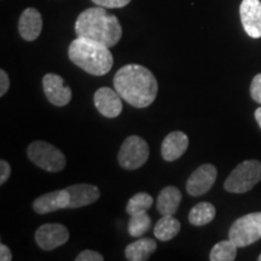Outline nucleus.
<instances>
[{"label":"nucleus","instance_id":"f257e3e1","mask_svg":"<svg viewBox=\"0 0 261 261\" xmlns=\"http://www.w3.org/2000/svg\"><path fill=\"white\" fill-rule=\"evenodd\" d=\"M114 89L129 106L143 109L151 106L159 92L155 75L140 64H127L114 76Z\"/></svg>","mask_w":261,"mask_h":261},{"label":"nucleus","instance_id":"f03ea898","mask_svg":"<svg viewBox=\"0 0 261 261\" xmlns=\"http://www.w3.org/2000/svg\"><path fill=\"white\" fill-rule=\"evenodd\" d=\"M75 33L76 37L91 39L112 48L121 40L122 27L116 16L108 14L106 8L96 6L77 16Z\"/></svg>","mask_w":261,"mask_h":261},{"label":"nucleus","instance_id":"7ed1b4c3","mask_svg":"<svg viewBox=\"0 0 261 261\" xmlns=\"http://www.w3.org/2000/svg\"><path fill=\"white\" fill-rule=\"evenodd\" d=\"M68 56L75 65L94 76H102L112 70L114 57L110 48L91 39L79 38L71 41Z\"/></svg>","mask_w":261,"mask_h":261},{"label":"nucleus","instance_id":"20e7f679","mask_svg":"<svg viewBox=\"0 0 261 261\" xmlns=\"http://www.w3.org/2000/svg\"><path fill=\"white\" fill-rule=\"evenodd\" d=\"M261 181V161L246 160L237 165L224 182L225 190L233 194L250 191Z\"/></svg>","mask_w":261,"mask_h":261},{"label":"nucleus","instance_id":"39448f33","mask_svg":"<svg viewBox=\"0 0 261 261\" xmlns=\"http://www.w3.org/2000/svg\"><path fill=\"white\" fill-rule=\"evenodd\" d=\"M27 156L39 168L46 172H61L64 169L65 155L60 149L44 140H35L27 149Z\"/></svg>","mask_w":261,"mask_h":261},{"label":"nucleus","instance_id":"423d86ee","mask_svg":"<svg viewBox=\"0 0 261 261\" xmlns=\"http://www.w3.org/2000/svg\"><path fill=\"white\" fill-rule=\"evenodd\" d=\"M228 238L238 248H244L261 240V212L238 218L231 225Z\"/></svg>","mask_w":261,"mask_h":261},{"label":"nucleus","instance_id":"0eeeda50","mask_svg":"<svg viewBox=\"0 0 261 261\" xmlns=\"http://www.w3.org/2000/svg\"><path fill=\"white\" fill-rule=\"evenodd\" d=\"M150 155L149 145L139 136H129L123 140L117 154V161L123 169L135 171L145 165Z\"/></svg>","mask_w":261,"mask_h":261},{"label":"nucleus","instance_id":"6e6552de","mask_svg":"<svg viewBox=\"0 0 261 261\" xmlns=\"http://www.w3.org/2000/svg\"><path fill=\"white\" fill-rule=\"evenodd\" d=\"M69 240V231L62 224H44L35 232V242L42 250H54Z\"/></svg>","mask_w":261,"mask_h":261},{"label":"nucleus","instance_id":"1a4fd4ad","mask_svg":"<svg viewBox=\"0 0 261 261\" xmlns=\"http://www.w3.org/2000/svg\"><path fill=\"white\" fill-rule=\"evenodd\" d=\"M218 177L217 167L211 163H204L195 169L187 181V191L191 196H202L214 185Z\"/></svg>","mask_w":261,"mask_h":261},{"label":"nucleus","instance_id":"9d476101","mask_svg":"<svg viewBox=\"0 0 261 261\" xmlns=\"http://www.w3.org/2000/svg\"><path fill=\"white\" fill-rule=\"evenodd\" d=\"M42 89L48 102L56 107H65L73 97L71 90L64 85L63 77L54 73H48L42 77Z\"/></svg>","mask_w":261,"mask_h":261},{"label":"nucleus","instance_id":"9b49d317","mask_svg":"<svg viewBox=\"0 0 261 261\" xmlns=\"http://www.w3.org/2000/svg\"><path fill=\"white\" fill-rule=\"evenodd\" d=\"M93 100L98 112L108 119H115L122 112V98L115 89L100 87L94 93Z\"/></svg>","mask_w":261,"mask_h":261},{"label":"nucleus","instance_id":"f8f14e48","mask_svg":"<svg viewBox=\"0 0 261 261\" xmlns=\"http://www.w3.org/2000/svg\"><path fill=\"white\" fill-rule=\"evenodd\" d=\"M240 15L244 32L253 39L261 38L260 0H243L240 6Z\"/></svg>","mask_w":261,"mask_h":261},{"label":"nucleus","instance_id":"ddd939ff","mask_svg":"<svg viewBox=\"0 0 261 261\" xmlns=\"http://www.w3.org/2000/svg\"><path fill=\"white\" fill-rule=\"evenodd\" d=\"M69 192L67 189L63 190H57L47 192V194L41 195L37 200L33 202V208L38 214H47L51 212L64 210L69 205Z\"/></svg>","mask_w":261,"mask_h":261},{"label":"nucleus","instance_id":"4468645a","mask_svg":"<svg viewBox=\"0 0 261 261\" xmlns=\"http://www.w3.org/2000/svg\"><path fill=\"white\" fill-rule=\"evenodd\" d=\"M189 148V137L181 130H174L166 136L161 145V155L165 161L172 162L180 159Z\"/></svg>","mask_w":261,"mask_h":261},{"label":"nucleus","instance_id":"2eb2a0df","mask_svg":"<svg viewBox=\"0 0 261 261\" xmlns=\"http://www.w3.org/2000/svg\"><path fill=\"white\" fill-rule=\"evenodd\" d=\"M42 31L41 14L34 8H28L22 12L18 21V32L25 41H34Z\"/></svg>","mask_w":261,"mask_h":261},{"label":"nucleus","instance_id":"dca6fc26","mask_svg":"<svg viewBox=\"0 0 261 261\" xmlns=\"http://www.w3.org/2000/svg\"><path fill=\"white\" fill-rule=\"evenodd\" d=\"M69 192V210H76V208L90 205L99 200L100 191L96 185L91 184H75L71 187L65 188Z\"/></svg>","mask_w":261,"mask_h":261},{"label":"nucleus","instance_id":"f3484780","mask_svg":"<svg viewBox=\"0 0 261 261\" xmlns=\"http://www.w3.org/2000/svg\"><path fill=\"white\" fill-rule=\"evenodd\" d=\"M182 195L175 187H166L159 194L156 208L161 215H174L180 205Z\"/></svg>","mask_w":261,"mask_h":261},{"label":"nucleus","instance_id":"a211bd4d","mask_svg":"<svg viewBox=\"0 0 261 261\" xmlns=\"http://www.w3.org/2000/svg\"><path fill=\"white\" fill-rule=\"evenodd\" d=\"M156 248L158 244L152 238H139L126 247V259L128 261H145L155 253Z\"/></svg>","mask_w":261,"mask_h":261},{"label":"nucleus","instance_id":"6ab92c4d","mask_svg":"<svg viewBox=\"0 0 261 261\" xmlns=\"http://www.w3.org/2000/svg\"><path fill=\"white\" fill-rule=\"evenodd\" d=\"M180 231V223L173 215H162L154 227L155 237L160 241H171Z\"/></svg>","mask_w":261,"mask_h":261},{"label":"nucleus","instance_id":"aec40b11","mask_svg":"<svg viewBox=\"0 0 261 261\" xmlns=\"http://www.w3.org/2000/svg\"><path fill=\"white\" fill-rule=\"evenodd\" d=\"M217 214L215 207L210 202H200L191 208L189 213V221L194 226H204L213 221Z\"/></svg>","mask_w":261,"mask_h":261},{"label":"nucleus","instance_id":"412c9836","mask_svg":"<svg viewBox=\"0 0 261 261\" xmlns=\"http://www.w3.org/2000/svg\"><path fill=\"white\" fill-rule=\"evenodd\" d=\"M237 246L232 241L228 240L221 241L212 248L210 254L211 261H233L237 256Z\"/></svg>","mask_w":261,"mask_h":261},{"label":"nucleus","instance_id":"4be33fe9","mask_svg":"<svg viewBox=\"0 0 261 261\" xmlns=\"http://www.w3.org/2000/svg\"><path fill=\"white\" fill-rule=\"evenodd\" d=\"M152 203H154V198L151 197V195L146 194V192H138L129 198L128 203L126 205V212L129 217L145 213L151 208Z\"/></svg>","mask_w":261,"mask_h":261},{"label":"nucleus","instance_id":"5701e85b","mask_svg":"<svg viewBox=\"0 0 261 261\" xmlns=\"http://www.w3.org/2000/svg\"><path fill=\"white\" fill-rule=\"evenodd\" d=\"M151 218L148 214L140 213L136 215H130L128 223V233L132 237H142L151 227Z\"/></svg>","mask_w":261,"mask_h":261},{"label":"nucleus","instance_id":"b1692460","mask_svg":"<svg viewBox=\"0 0 261 261\" xmlns=\"http://www.w3.org/2000/svg\"><path fill=\"white\" fill-rule=\"evenodd\" d=\"M97 6H102V8L108 9H121L128 5L130 0H91Z\"/></svg>","mask_w":261,"mask_h":261},{"label":"nucleus","instance_id":"393cba45","mask_svg":"<svg viewBox=\"0 0 261 261\" xmlns=\"http://www.w3.org/2000/svg\"><path fill=\"white\" fill-rule=\"evenodd\" d=\"M250 97L254 102L261 104V73L254 76L250 84Z\"/></svg>","mask_w":261,"mask_h":261},{"label":"nucleus","instance_id":"a878e982","mask_svg":"<svg viewBox=\"0 0 261 261\" xmlns=\"http://www.w3.org/2000/svg\"><path fill=\"white\" fill-rule=\"evenodd\" d=\"M104 257L100 253L94 252V250L86 249L83 250L79 255L75 257V261H103Z\"/></svg>","mask_w":261,"mask_h":261},{"label":"nucleus","instance_id":"bb28decb","mask_svg":"<svg viewBox=\"0 0 261 261\" xmlns=\"http://www.w3.org/2000/svg\"><path fill=\"white\" fill-rule=\"evenodd\" d=\"M11 175V167L5 160L0 161V185H4Z\"/></svg>","mask_w":261,"mask_h":261},{"label":"nucleus","instance_id":"cd10ccee","mask_svg":"<svg viewBox=\"0 0 261 261\" xmlns=\"http://www.w3.org/2000/svg\"><path fill=\"white\" fill-rule=\"evenodd\" d=\"M10 89L9 75L5 70H0V97H3Z\"/></svg>","mask_w":261,"mask_h":261},{"label":"nucleus","instance_id":"c85d7f7f","mask_svg":"<svg viewBox=\"0 0 261 261\" xmlns=\"http://www.w3.org/2000/svg\"><path fill=\"white\" fill-rule=\"evenodd\" d=\"M0 260L2 261H10L12 260V253L5 244H0Z\"/></svg>","mask_w":261,"mask_h":261},{"label":"nucleus","instance_id":"c756f323","mask_svg":"<svg viewBox=\"0 0 261 261\" xmlns=\"http://www.w3.org/2000/svg\"><path fill=\"white\" fill-rule=\"evenodd\" d=\"M254 116H255L257 125H259L260 128H261V107L257 108V109L255 110V113H254Z\"/></svg>","mask_w":261,"mask_h":261},{"label":"nucleus","instance_id":"7c9ffc66","mask_svg":"<svg viewBox=\"0 0 261 261\" xmlns=\"http://www.w3.org/2000/svg\"><path fill=\"white\" fill-rule=\"evenodd\" d=\"M257 260L261 261V254H260V255H259V257H257Z\"/></svg>","mask_w":261,"mask_h":261}]
</instances>
